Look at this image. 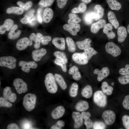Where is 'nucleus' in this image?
Returning a JSON list of instances; mask_svg holds the SVG:
<instances>
[{"label":"nucleus","mask_w":129,"mask_h":129,"mask_svg":"<svg viewBox=\"0 0 129 129\" xmlns=\"http://www.w3.org/2000/svg\"><path fill=\"white\" fill-rule=\"evenodd\" d=\"M29 45V38L25 37L18 41L16 44V47L18 50H22L26 48Z\"/></svg>","instance_id":"nucleus-20"},{"label":"nucleus","mask_w":129,"mask_h":129,"mask_svg":"<svg viewBox=\"0 0 129 129\" xmlns=\"http://www.w3.org/2000/svg\"><path fill=\"white\" fill-rule=\"evenodd\" d=\"M81 115L83 118L84 119L89 118L91 116L90 113L88 112H83L81 113Z\"/></svg>","instance_id":"nucleus-59"},{"label":"nucleus","mask_w":129,"mask_h":129,"mask_svg":"<svg viewBox=\"0 0 129 129\" xmlns=\"http://www.w3.org/2000/svg\"><path fill=\"white\" fill-rule=\"evenodd\" d=\"M81 1L85 3L88 4L90 3L91 0H81Z\"/></svg>","instance_id":"nucleus-61"},{"label":"nucleus","mask_w":129,"mask_h":129,"mask_svg":"<svg viewBox=\"0 0 129 129\" xmlns=\"http://www.w3.org/2000/svg\"><path fill=\"white\" fill-rule=\"evenodd\" d=\"M84 124L86 126L87 129L91 128L93 126V124L91 119L89 118H86L84 119Z\"/></svg>","instance_id":"nucleus-53"},{"label":"nucleus","mask_w":129,"mask_h":129,"mask_svg":"<svg viewBox=\"0 0 129 129\" xmlns=\"http://www.w3.org/2000/svg\"><path fill=\"white\" fill-rule=\"evenodd\" d=\"M119 72L121 75H129V64H126L125 68L120 69Z\"/></svg>","instance_id":"nucleus-51"},{"label":"nucleus","mask_w":129,"mask_h":129,"mask_svg":"<svg viewBox=\"0 0 129 129\" xmlns=\"http://www.w3.org/2000/svg\"><path fill=\"white\" fill-rule=\"evenodd\" d=\"M8 100L4 97H0V107L10 108L12 106V104L8 101Z\"/></svg>","instance_id":"nucleus-45"},{"label":"nucleus","mask_w":129,"mask_h":129,"mask_svg":"<svg viewBox=\"0 0 129 129\" xmlns=\"http://www.w3.org/2000/svg\"><path fill=\"white\" fill-rule=\"evenodd\" d=\"M64 125V122L61 120H59L57 121L56 124L52 126L51 128V129H61L62 127Z\"/></svg>","instance_id":"nucleus-50"},{"label":"nucleus","mask_w":129,"mask_h":129,"mask_svg":"<svg viewBox=\"0 0 129 129\" xmlns=\"http://www.w3.org/2000/svg\"><path fill=\"white\" fill-rule=\"evenodd\" d=\"M53 44L57 48L61 50H64L65 48V41L63 38L55 37L52 41Z\"/></svg>","instance_id":"nucleus-18"},{"label":"nucleus","mask_w":129,"mask_h":129,"mask_svg":"<svg viewBox=\"0 0 129 129\" xmlns=\"http://www.w3.org/2000/svg\"><path fill=\"white\" fill-rule=\"evenodd\" d=\"M72 117L74 121V127L77 129L80 127L83 123V118L80 113L77 112H73L72 114Z\"/></svg>","instance_id":"nucleus-13"},{"label":"nucleus","mask_w":129,"mask_h":129,"mask_svg":"<svg viewBox=\"0 0 129 129\" xmlns=\"http://www.w3.org/2000/svg\"><path fill=\"white\" fill-rule=\"evenodd\" d=\"M53 54L56 58L63 61L65 64L67 63V58L64 52L57 51L55 52Z\"/></svg>","instance_id":"nucleus-42"},{"label":"nucleus","mask_w":129,"mask_h":129,"mask_svg":"<svg viewBox=\"0 0 129 129\" xmlns=\"http://www.w3.org/2000/svg\"><path fill=\"white\" fill-rule=\"evenodd\" d=\"M42 11L41 8H39L37 10V19L38 22L40 23H42V22L41 16V13Z\"/></svg>","instance_id":"nucleus-57"},{"label":"nucleus","mask_w":129,"mask_h":129,"mask_svg":"<svg viewBox=\"0 0 129 129\" xmlns=\"http://www.w3.org/2000/svg\"><path fill=\"white\" fill-rule=\"evenodd\" d=\"M113 28V26L111 24L107 23L106 24L103 28V32L110 39H113L115 37V33L112 31Z\"/></svg>","instance_id":"nucleus-22"},{"label":"nucleus","mask_w":129,"mask_h":129,"mask_svg":"<svg viewBox=\"0 0 129 129\" xmlns=\"http://www.w3.org/2000/svg\"><path fill=\"white\" fill-rule=\"evenodd\" d=\"M18 27L17 25L16 24L12 27L8 34V38L14 39L20 36L21 33V31L20 30H17Z\"/></svg>","instance_id":"nucleus-24"},{"label":"nucleus","mask_w":129,"mask_h":129,"mask_svg":"<svg viewBox=\"0 0 129 129\" xmlns=\"http://www.w3.org/2000/svg\"><path fill=\"white\" fill-rule=\"evenodd\" d=\"M105 48L106 52L114 57H116L121 54L120 48L113 42H109L107 43Z\"/></svg>","instance_id":"nucleus-5"},{"label":"nucleus","mask_w":129,"mask_h":129,"mask_svg":"<svg viewBox=\"0 0 129 129\" xmlns=\"http://www.w3.org/2000/svg\"><path fill=\"white\" fill-rule=\"evenodd\" d=\"M78 7L80 13H83L86 10L87 6L85 3L81 2L79 4Z\"/></svg>","instance_id":"nucleus-55"},{"label":"nucleus","mask_w":129,"mask_h":129,"mask_svg":"<svg viewBox=\"0 0 129 129\" xmlns=\"http://www.w3.org/2000/svg\"><path fill=\"white\" fill-rule=\"evenodd\" d=\"M37 35L42 43L44 45L48 44L49 42L52 39L51 37L50 36H44L40 33H37Z\"/></svg>","instance_id":"nucleus-41"},{"label":"nucleus","mask_w":129,"mask_h":129,"mask_svg":"<svg viewBox=\"0 0 129 129\" xmlns=\"http://www.w3.org/2000/svg\"><path fill=\"white\" fill-rule=\"evenodd\" d=\"M37 97L35 94L30 93L27 94L23 98V105L28 111H32L35 108Z\"/></svg>","instance_id":"nucleus-2"},{"label":"nucleus","mask_w":129,"mask_h":129,"mask_svg":"<svg viewBox=\"0 0 129 129\" xmlns=\"http://www.w3.org/2000/svg\"><path fill=\"white\" fill-rule=\"evenodd\" d=\"M127 31L129 34V24L128 25L127 27Z\"/></svg>","instance_id":"nucleus-62"},{"label":"nucleus","mask_w":129,"mask_h":129,"mask_svg":"<svg viewBox=\"0 0 129 129\" xmlns=\"http://www.w3.org/2000/svg\"><path fill=\"white\" fill-rule=\"evenodd\" d=\"M84 51V52L82 54L84 57L88 60L91 59L93 55L96 54L98 53L93 48L91 47L85 49Z\"/></svg>","instance_id":"nucleus-31"},{"label":"nucleus","mask_w":129,"mask_h":129,"mask_svg":"<svg viewBox=\"0 0 129 129\" xmlns=\"http://www.w3.org/2000/svg\"><path fill=\"white\" fill-rule=\"evenodd\" d=\"M72 13H80L78 7H75L73 8L71 10Z\"/></svg>","instance_id":"nucleus-60"},{"label":"nucleus","mask_w":129,"mask_h":129,"mask_svg":"<svg viewBox=\"0 0 129 129\" xmlns=\"http://www.w3.org/2000/svg\"><path fill=\"white\" fill-rule=\"evenodd\" d=\"M101 88L103 92L106 93L107 95H111L113 90V87L108 85V83L106 81L103 82L102 83Z\"/></svg>","instance_id":"nucleus-38"},{"label":"nucleus","mask_w":129,"mask_h":129,"mask_svg":"<svg viewBox=\"0 0 129 129\" xmlns=\"http://www.w3.org/2000/svg\"><path fill=\"white\" fill-rule=\"evenodd\" d=\"M122 105L125 109L129 110V95L125 96L123 101Z\"/></svg>","instance_id":"nucleus-52"},{"label":"nucleus","mask_w":129,"mask_h":129,"mask_svg":"<svg viewBox=\"0 0 129 129\" xmlns=\"http://www.w3.org/2000/svg\"><path fill=\"white\" fill-rule=\"evenodd\" d=\"M96 13V18L95 20L97 21L100 20L103 17L104 12V9L100 5H96L94 8Z\"/></svg>","instance_id":"nucleus-28"},{"label":"nucleus","mask_w":129,"mask_h":129,"mask_svg":"<svg viewBox=\"0 0 129 129\" xmlns=\"http://www.w3.org/2000/svg\"><path fill=\"white\" fill-rule=\"evenodd\" d=\"M18 65L21 66L22 70L26 73L30 71V68L35 69L38 66L37 64L34 61L27 62L22 60L19 62Z\"/></svg>","instance_id":"nucleus-8"},{"label":"nucleus","mask_w":129,"mask_h":129,"mask_svg":"<svg viewBox=\"0 0 129 129\" xmlns=\"http://www.w3.org/2000/svg\"><path fill=\"white\" fill-rule=\"evenodd\" d=\"M91 42L90 39L87 38L82 41H77L76 44L79 48L83 50L90 47Z\"/></svg>","instance_id":"nucleus-25"},{"label":"nucleus","mask_w":129,"mask_h":129,"mask_svg":"<svg viewBox=\"0 0 129 129\" xmlns=\"http://www.w3.org/2000/svg\"><path fill=\"white\" fill-rule=\"evenodd\" d=\"M72 58L75 62L80 65L86 64L88 62V60L84 57L82 53H75L72 55Z\"/></svg>","instance_id":"nucleus-12"},{"label":"nucleus","mask_w":129,"mask_h":129,"mask_svg":"<svg viewBox=\"0 0 129 129\" xmlns=\"http://www.w3.org/2000/svg\"></svg>","instance_id":"nucleus-63"},{"label":"nucleus","mask_w":129,"mask_h":129,"mask_svg":"<svg viewBox=\"0 0 129 129\" xmlns=\"http://www.w3.org/2000/svg\"><path fill=\"white\" fill-rule=\"evenodd\" d=\"M55 0H41L39 3V5L42 7H46L51 6Z\"/></svg>","instance_id":"nucleus-47"},{"label":"nucleus","mask_w":129,"mask_h":129,"mask_svg":"<svg viewBox=\"0 0 129 129\" xmlns=\"http://www.w3.org/2000/svg\"><path fill=\"white\" fill-rule=\"evenodd\" d=\"M122 120L125 128L126 129H129V116L124 115L122 117Z\"/></svg>","instance_id":"nucleus-49"},{"label":"nucleus","mask_w":129,"mask_h":129,"mask_svg":"<svg viewBox=\"0 0 129 129\" xmlns=\"http://www.w3.org/2000/svg\"><path fill=\"white\" fill-rule=\"evenodd\" d=\"M35 10L32 9L27 12L25 15L24 17L20 20L21 22L23 24L27 23L30 19L34 16Z\"/></svg>","instance_id":"nucleus-37"},{"label":"nucleus","mask_w":129,"mask_h":129,"mask_svg":"<svg viewBox=\"0 0 129 129\" xmlns=\"http://www.w3.org/2000/svg\"><path fill=\"white\" fill-rule=\"evenodd\" d=\"M69 51L73 52L76 50V46L75 43L73 39L71 38L67 37L66 39Z\"/></svg>","instance_id":"nucleus-40"},{"label":"nucleus","mask_w":129,"mask_h":129,"mask_svg":"<svg viewBox=\"0 0 129 129\" xmlns=\"http://www.w3.org/2000/svg\"><path fill=\"white\" fill-rule=\"evenodd\" d=\"M93 73L97 75V80L100 81L109 75L110 71L108 67H104L101 70L98 69H95Z\"/></svg>","instance_id":"nucleus-9"},{"label":"nucleus","mask_w":129,"mask_h":129,"mask_svg":"<svg viewBox=\"0 0 129 129\" xmlns=\"http://www.w3.org/2000/svg\"><path fill=\"white\" fill-rule=\"evenodd\" d=\"M119 82L122 85L129 83V75H122L118 78Z\"/></svg>","instance_id":"nucleus-44"},{"label":"nucleus","mask_w":129,"mask_h":129,"mask_svg":"<svg viewBox=\"0 0 129 129\" xmlns=\"http://www.w3.org/2000/svg\"><path fill=\"white\" fill-rule=\"evenodd\" d=\"M109 8L112 10H119L121 8V4L116 0H106Z\"/></svg>","instance_id":"nucleus-32"},{"label":"nucleus","mask_w":129,"mask_h":129,"mask_svg":"<svg viewBox=\"0 0 129 129\" xmlns=\"http://www.w3.org/2000/svg\"><path fill=\"white\" fill-rule=\"evenodd\" d=\"M16 60L14 57L11 56L1 57L0 66L7 67L9 69L15 68L16 66Z\"/></svg>","instance_id":"nucleus-4"},{"label":"nucleus","mask_w":129,"mask_h":129,"mask_svg":"<svg viewBox=\"0 0 129 129\" xmlns=\"http://www.w3.org/2000/svg\"><path fill=\"white\" fill-rule=\"evenodd\" d=\"M118 40L119 43H123L127 37V32L126 28L121 26L118 28Z\"/></svg>","instance_id":"nucleus-21"},{"label":"nucleus","mask_w":129,"mask_h":129,"mask_svg":"<svg viewBox=\"0 0 129 129\" xmlns=\"http://www.w3.org/2000/svg\"><path fill=\"white\" fill-rule=\"evenodd\" d=\"M37 21L36 16H33L29 20L28 23L31 26H34L36 25L37 23Z\"/></svg>","instance_id":"nucleus-56"},{"label":"nucleus","mask_w":129,"mask_h":129,"mask_svg":"<svg viewBox=\"0 0 129 129\" xmlns=\"http://www.w3.org/2000/svg\"><path fill=\"white\" fill-rule=\"evenodd\" d=\"M69 73L72 75L73 78L75 80L78 81L80 80L81 76V73L79 71L78 67L76 66H74L69 70Z\"/></svg>","instance_id":"nucleus-27"},{"label":"nucleus","mask_w":129,"mask_h":129,"mask_svg":"<svg viewBox=\"0 0 129 129\" xmlns=\"http://www.w3.org/2000/svg\"><path fill=\"white\" fill-rule=\"evenodd\" d=\"M3 93V97L6 100L12 102H14L16 101L17 98L16 95L12 92L10 87L6 86L4 88Z\"/></svg>","instance_id":"nucleus-10"},{"label":"nucleus","mask_w":129,"mask_h":129,"mask_svg":"<svg viewBox=\"0 0 129 129\" xmlns=\"http://www.w3.org/2000/svg\"><path fill=\"white\" fill-rule=\"evenodd\" d=\"M102 117L105 124L107 125H110L114 122L116 115L113 111L108 110H106L103 113Z\"/></svg>","instance_id":"nucleus-7"},{"label":"nucleus","mask_w":129,"mask_h":129,"mask_svg":"<svg viewBox=\"0 0 129 129\" xmlns=\"http://www.w3.org/2000/svg\"><path fill=\"white\" fill-rule=\"evenodd\" d=\"M93 99L95 103L100 107H104L107 104V97L101 91H98L94 93Z\"/></svg>","instance_id":"nucleus-3"},{"label":"nucleus","mask_w":129,"mask_h":129,"mask_svg":"<svg viewBox=\"0 0 129 129\" xmlns=\"http://www.w3.org/2000/svg\"><path fill=\"white\" fill-rule=\"evenodd\" d=\"M89 107V104L87 101L82 100L77 103L75 106V108L78 111L82 112L87 109Z\"/></svg>","instance_id":"nucleus-29"},{"label":"nucleus","mask_w":129,"mask_h":129,"mask_svg":"<svg viewBox=\"0 0 129 129\" xmlns=\"http://www.w3.org/2000/svg\"><path fill=\"white\" fill-rule=\"evenodd\" d=\"M106 23V21L102 19L92 24L91 27V31L93 33H97L100 28H103Z\"/></svg>","instance_id":"nucleus-14"},{"label":"nucleus","mask_w":129,"mask_h":129,"mask_svg":"<svg viewBox=\"0 0 129 129\" xmlns=\"http://www.w3.org/2000/svg\"><path fill=\"white\" fill-rule=\"evenodd\" d=\"M55 79L61 88L65 90L67 87V84L63 77L60 74L55 73L54 75Z\"/></svg>","instance_id":"nucleus-34"},{"label":"nucleus","mask_w":129,"mask_h":129,"mask_svg":"<svg viewBox=\"0 0 129 129\" xmlns=\"http://www.w3.org/2000/svg\"><path fill=\"white\" fill-rule=\"evenodd\" d=\"M63 28L64 30L68 32L73 36L77 35L81 28L80 25L78 24L73 25L65 24L64 25Z\"/></svg>","instance_id":"nucleus-11"},{"label":"nucleus","mask_w":129,"mask_h":129,"mask_svg":"<svg viewBox=\"0 0 129 129\" xmlns=\"http://www.w3.org/2000/svg\"><path fill=\"white\" fill-rule=\"evenodd\" d=\"M54 63L58 65L61 67L62 71L64 72L67 71V68L65 63L63 61L56 58L54 60Z\"/></svg>","instance_id":"nucleus-46"},{"label":"nucleus","mask_w":129,"mask_h":129,"mask_svg":"<svg viewBox=\"0 0 129 129\" xmlns=\"http://www.w3.org/2000/svg\"><path fill=\"white\" fill-rule=\"evenodd\" d=\"M92 127L94 129H103L106 128V126L102 122L96 121L94 123Z\"/></svg>","instance_id":"nucleus-48"},{"label":"nucleus","mask_w":129,"mask_h":129,"mask_svg":"<svg viewBox=\"0 0 129 129\" xmlns=\"http://www.w3.org/2000/svg\"><path fill=\"white\" fill-rule=\"evenodd\" d=\"M68 0H57V5L60 9L63 8L66 5Z\"/></svg>","instance_id":"nucleus-54"},{"label":"nucleus","mask_w":129,"mask_h":129,"mask_svg":"<svg viewBox=\"0 0 129 129\" xmlns=\"http://www.w3.org/2000/svg\"><path fill=\"white\" fill-rule=\"evenodd\" d=\"M96 18V13L94 11H90L86 13L84 17L85 23L87 25L91 24Z\"/></svg>","instance_id":"nucleus-30"},{"label":"nucleus","mask_w":129,"mask_h":129,"mask_svg":"<svg viewBox=\"0 0 129 129\" xmlns=\"http://www.w3.org/2000/svg\"><path fill=\"white\" fill-rule=\"evenodd\" d=\"M29 45L31 46L34 44V48L36 49L39 48L40 47L41 41L34 33H32L30 35L29 38Z\"/></svg>","instance_id":"nucleus-19"},{"label":"nucleus","mask_w":129,"mask_h":129,"mask_svg":"<svg viewBox=\"0 0 129 129\" xmlns=\"http://www.w3.org/2000/svg\"><path fill=\"white\" fill-rule=\"evenodd\" d=\"M78 86L76 83H73L71 85L69 90V94L70 97H74L77 95Z\"/></svg>","instance_id":"nucleus-39"},{"label":"nucleus","mask_w":129,"mask_h":129,"mask_svg":"<svg viewBox=\"0 0 129 129\" xmlns=\"http://www.w3.org/2000/svg\"><path fill=\"white\" fill-rule=\"evenodd\" d=\"M14 22L10 18L6 19L4 23L0 26V34H4L6 31H9L13 26Z\"/></svg>","instance_id":"nucleus-16"},{"label":"nucleus","mask_w":129,"mask_h":129,"mask_svg":"<svg viewBox=\"0 0 129 129\" xmlns=\"http://www.w3.org/2000/svg\"><path fill=\"white\" fill-rule=\"evenodd\" d=\"M13 84L19 94L25 93L27 91V84L21 79L16 78L14 80Z\"/></svg>","instance_id":"nucleus-6"},{"label":"nucleus","mask_w":129,"mask_h":129,"mask_svg":"<svg viewBox=\"0 0 129 129\" xmlns=\"http://www.w3.org/2000/svg\"><path fill=\"white\" fill-rule=\"evenodd\" d=\"M65 112L64 107L62 106H59L55 108L52 112L51 115L54 119H57L62 117Z\"/></svg>","instance_id":"nucleus-17"},{"label":"nucleus","mask_w":129,"mask_h":129,"mask_svg":"<svg viewBox=\"0 0 129 129\" xmlns=\"http://www.w3.org/2000/svg\"><path fill=\"white\" fill-rule=\"evenodd\" d=\"M7 129H19L18 126L15 123H11L9 124L7 127Z\"/></svg>","instance_id":"nucleus-58"},{"label":"nucleus","mask_w":129,"mask_h":129,"mask_svg":"<svg viewBox=\"0 0 129 129\" xmlns=\"http://www.w3.org/2000/svg\"><path fill=\"white\" fill-rule=\"evenodd\" d=\"M54 15V12L50 8L46 7L44 10L43 20L45 23L50 22L52 19Z\"/></svg>","instance_id":"nucleus-23"},{"label":"nucleus","mask_w":129,"mask_h":129,"mask_svg":"<svg viewBox=\"0 0 129 129\" xmlns=\"http://www.w3.org/2000/svg\"><path fill=\"white\" fill-rule=\"evenodd\" d=\"M24 10L20 7L12 6L7 8L6 10L7 14L15 13L17 15H21L23 14Z\"/></svg>","instance_id":"nucleus-36"},{"label":"nucleus","mask_w":129,"mask_h":129,"mask_svg":"<svg viewBox=\"0 0 129 129\" xmlns=\"http://www.w3.org/2000/svg\"><path fill=\"white\" fill-rule=\"evenodd\" d=\"M93 93L92 89L91 86L89 85L86 86L81 91L82 96L86 98H90L92 96Z\"/></svg>","instance_id":"nucleus-33"},{"label":"nucleus","mask_w":129,"mask_h":129,"mask_svg":"<svg viewBox=\"0 0 129 129\" xmlns=\"http://www.w3.org/2000/svg\"><path fill=\"white\" fill-rule=\"evenodd\" d=\"M69 17V18L68 21V23L69 24H77L81 21V18L75 13H70Z\"/></svg>","instance_id":"nucleus-35"},{"label":"nucleus","mask_w":129,"mask_h":129,"mask_svg":"<svg viewBox=\"0 0 129 129\" xmlns=\"http://www.w3.org/2000/svg\"><path fill=\"white\" fill-rule=\"evenodd\" d=\"M47 50L45 48H42L33 51L32 53L33 59L36 61L40 60L42 57L46 54Z\"/></svg>","instance_id":"nucleus-15"},{"label":"nucleus","mask_w":129,"mask_h":129,"mask_svg":"<svg viewBox=\"0 0 129 129\" xmlns=\"http://www.w3.org/2000/svg\"><path fill=\"white\" fill-rule=\"evenodd\" d=\"M17 4L20 7L25 10H27L30 8L32 4L31 1L27 2L24 3L21 1H18L17 2Z\"/></svg>","instance_id":"nucleus-43"},{"label":"nucleus","mask_w":129,"mask_h":129,"mask_svg":"<svg viewBox=\"0 0 129 129\" xmlns=\"http://www.w3.org/2000/svg\"><path fill=\"white\" fill-rule=\"evenodd\" d=\"M107 16L109 22L115 29H117L119 26V23L114 13L111 11H109L108 13Z\"/></svg>","instance_id":"nucleus-26"},{"label":"nucleus","mask_w":129,"mask_h":129,"mask_svg":"<svg viewBox=\"0 0 129 129\" xmlns=\"http://www.w3.org/2000/svg\"><path fill=\"white\" fill-rule=\"evenodd\" d=\"M44 82L46 89L49 92L54 94L57 92L58 86L54 76L52 74L49 73L46 75Z\"/></svg>","instance_id":"nucleus-1"}]
</instances>
